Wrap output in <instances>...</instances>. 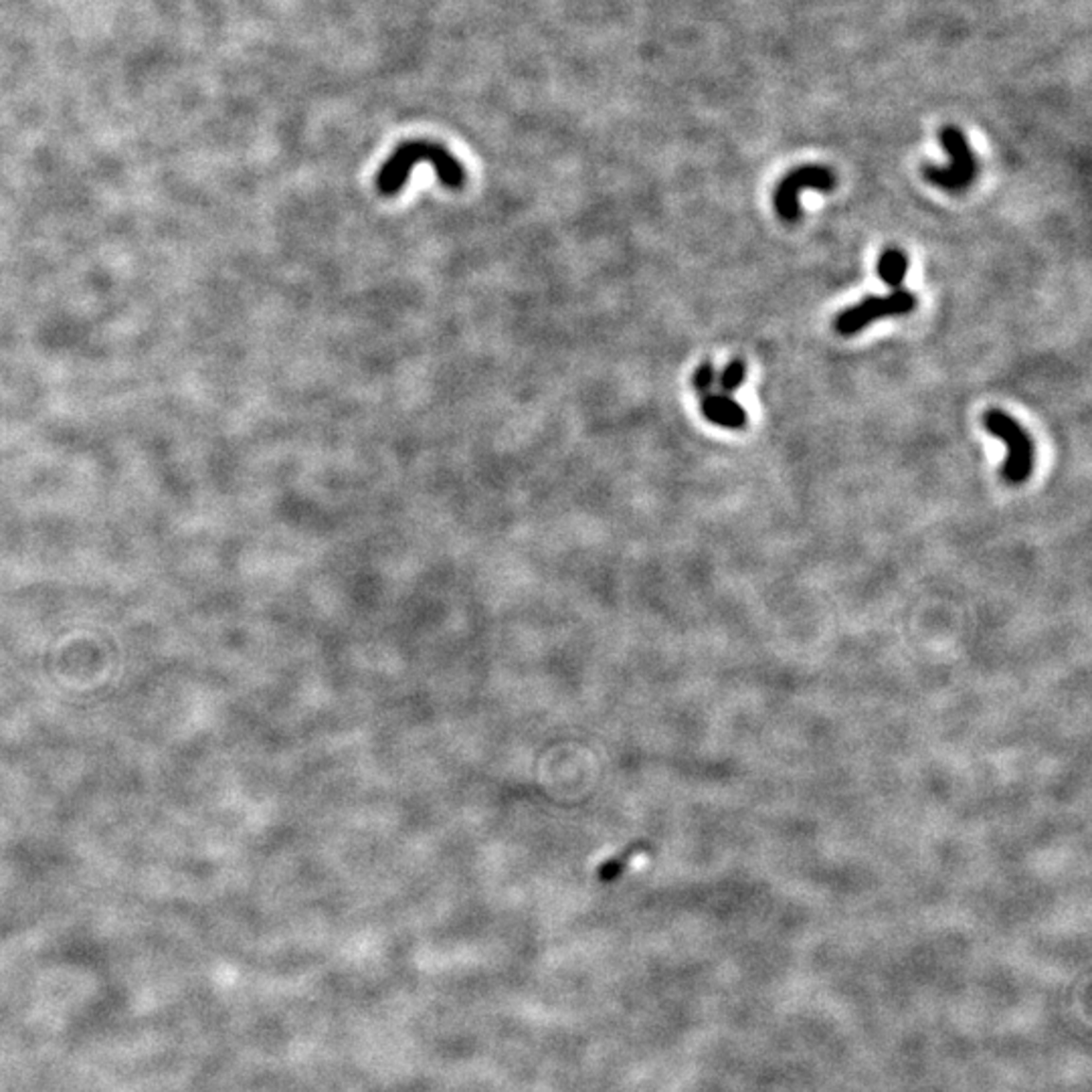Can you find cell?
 <instances>
[{
	"instance_id": "cell-1",
	"label": "cell",
	"mask_w": 1092,
	"mask_h": 1092,
	"mask_svg": "<svg viewBox=\"0 0 1092 1092\" xmlns=\"http://www.w3.org/2000/svg\"><path fill=\"white\" fill-rule=\"evenodd\" d=\"M419 164H429L445 188L459 190L466 187L468 172L463 164L439 142L407 140L395 148L377 172L375 187L383 197H395L407 185L409 174Z\"/></svg>"
},
{
	"instance_id": "cell-2",
	"label": "cell",
	"mask_w": 1092,
	"mask_h": 1092,
	"mask_svg": "<svg viewBox=\"0 0 1092 1092\" xmlns=\"http://www.w3.org/2000/svg\"><path fill=\"white\" fill-rule=\"evenodd\" d=\"M983 423L992 436L999 438L1008 445V457L1004 461V468H1001L1006 480L1010 484L1026 482L1031 475V468H1034V443H1031L1028 433L1010 415L997 409L987 411Z\"/></svg>"
},
{
	"instance_id": "cell-9",
	"label": "cell",
	"mask_w": 1092,
	"mask_h": 1092,
	"mask_svg": "<svg viewBox=\"0 0 1092 1092\" xmlns=\"http://www.w3.org/2000/svg\"><path fill=\"white\" fill-rule=\"evenodd\" d=\"M714 383H716V370H714L712 363H702V365L696 368L694 377H692L694 391H696L700 397H705V395L710 393V388H712Z\"/></svg>"
},
{
	"instance_id": "cell-8",
	"label": "cell",
	"mask_w": 1092,
	"mask_h": 1092,
	"mask_svg": "<svg viewBox=\"0 0 1092 1092\" xmlns=\"http://www.w3.org/2000/svg\"><path fill=\"white\" fill-rule=\"evenodd\" d=\"M746 377V367L743 361H732L718 377V386H721L723 395L737 393Z\"/></svg>"
},
{
	"instance_id": "cell-4",
	"label": "cell",
	"mask_w": 1092,
	"mask_h": 1092,
	"mask_svg": "<svg viewBox=\"0 0 1092 1092\" xmlns=\"http://www.w3.org/2000/svg\"><path fill=\"white\" fill-rule=\"evenodd\" d=\"M915 308H917V295L904 288H896L892 294L885 297L878 295L866 297L860 304L844 310L840 316L835 318V331L844 336H851L864 331L866 326H870L878 318L903 316V313H908Z\"/></svg>"
},
{
	"instance_id": "cell-7",
	"label": "cell",
	"mask_w": 1092,
	"mask_h": 1092,
	"mask_svg": "<svg viewBox=\"0 0 1092 1092\" xmlns=\"http://www.w3.org/2000/svg\"><path fill=\"white\" fill-rule=\"evenodd\" d=\"M906 269H908V258L901 249H886L878 260V277L892 290L903 288Z\"/></svg>"
},
{
	"instance_id": "cell-5",
	"label": "cell",
	"mask_w": 1092,
	"mask_h": 1092,
	"mask_svg": "<svg viewBox=\"0 0 1092 1092\" xmlns=\"http://www.w3.org/2000/svg\"><path fill=\"white\" fill-rule=\"evenodd\" d=\"M835 187V176L830 169L817 167V164H807V167L796 169L789 172L775 190V208L783 221H797L801 215L799 206V192L805 188L815 190H832Z\"/></svg>"
},
{
	"instance_id": "cell-3",
	"label": "cell",
	"mask_w": 1092,
	"mask_h": 1092,
	"mask_svg": "<svg viewBox=\"0 0 1092 1092\" xmlns=\"http://www.w3.org/2000/svg\"><path fill=\"white\" fill-rule=\"evenodd\" d=\"M939 138H940L942 148H945V152L953 160L951 167L939 169V167H931V164H924L922 176L931 185H935L939 188H945V190L967 188L971 183L976 181L977 162H976L974 152H971L965 134L957 126H942Z\"/></svg>"
},
{
	"instance_id": "cell-6",
	"label": "cell",
	"mask_w": 1092,
	"mask_h": 1092,
	"mask_svg": "<svg viewBox=\"0 0 1092 1092\" xmlns=\"http://www.w3.org/2000/svg\"><path fill=\"white\" fill-rule=\"evenodd\" d=\"M700 411L718 427L743 429L746 425V411L730 395H705L700 401Z\"/></svg>"
}]
</instances>
